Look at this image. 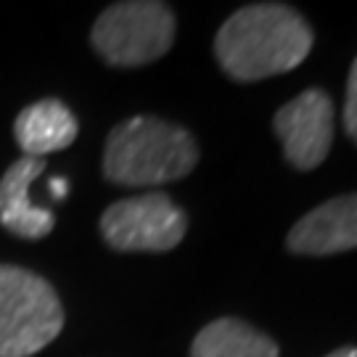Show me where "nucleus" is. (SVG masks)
Segmentation results:
<instances>
[{"instance_id":"f257e3e1","label":"nucleus","mask_w":357,"mask_h":357,"mask_svg":"<svg viewBox=\"0 0 357 357\" xmlns=\"http://www.w3.org/2000/svg\"><path fill=\"white\" fill-rule=\"evenodd\" d=\"M315 45L307 19L283 3L243 6L220 26L215 56L230 79L255 82L291 72Z\"/></svg>"},{"instance_id":"f03ea898","label":"nucleus","mask_w":357,"mask_h":357,"mask_svg":"<svg viewBox=\"0 0 357 357\" xmlns=\"http://www.w3.org/2000/svg\"><path fill=\"white\" fill-rule=\"evenodd\" d=\"M199 162V146L180 125L156 116L119 122L103 151V175L116 185H162L180 180Z\"/></svg>"},{"instance_id":"7ed1b4c3","label":"nucleus","mask_w":357,"mask_h":357,"mask_svg":"<svg viewBox=\"0 0 357 357\" xmlns=\"http://www.w3.org/2000/svg\"><path fill=\"white\" fill-rule=\"evenodd\" d=\"M64 328V307L32 270L0 265V357H29Z\"/></svg>"},{"instance_id":"20e7f679","label":"nucleus","mask_w":357,"mask_h":357,"mask_svg":"<svg viewBox=\"0 0 357 357\" xmlns=\"http://www.w3.org/2000/svg\"><path fill=\"white\" fill-rule=\"evenodd\" d=\"M175 43V13L156 0L114 3L93 26V45L114 66H143L162 59Z\"/></svg>"},{"instance_id":"39448f33","label":"nucleus","mask_w":357,"mask_h":357,"mask_svg":"<svg viewBox=\"0 0 357 357\" xmlns=\"http://www.w3.org/2000/svg\"><path fill=\"white\" fill-rule=\"evenodd\" d=\"M188 230V217L167 193L122 199L101 215V233L116 252H169Z\"/></svg>"},{"instance_id":"423d86ee","label":"nucleus","mask_w":357,"mask_h":357,"mask_svg":"<svg viewBox=\"0 0 357 357\" xmlns=\"http://www.w3.org/2000/svg\"><path fill=\"white\" fill-rule=\"evenodd\" d=\"M333 101L326 90H302L281 106L273 128L283 143V153L296 169H315L323 165L333 143Z\"/></svg>"},{"instance_id":"0eeeda50","label":"nucleus","mask_w":357,"mask_h":357,"mask_svg":"<svg viewBox=\"0 0 357 357\" xmlns=\"http://www.w3.org/2000/svg\"><path fill=\"white\" fill-rule=\"evenodd\" d=\"M289 249L305 257H328L357 249V193L336 196L310 209L289 230Z\"/></svg>"},{"instance_id":"6e6552de","label":"nucleus","mask_w":357,"mask_h":357,"mask_svg":"<svg viewBox=\"0 0 357 357\" xmlns=\"http://www.w3.org/2000/svg\"><path fill=\"white\" fill-rule=\"evenodd\" d=\"M43 169H45V159L22 156L0 178V225L11 230L13 236L29 238V241L48 236L56 225L51 209H43L29 202V185L32 180L43 175Z\"/></svg>"},{"instance_id":"1a4fd4ad","label":"nucleus","mask_w":357,"mask_h":357,"mask_svg":"<svg viewBox=\"0 0 357 357\" xmlns=\"http://www.w3.org/2000/svg\"><path fill=\"white\" fill-rule=\"evenodd\" d=\"M77 130L79 128H77L75 114L56 98H45L26 106L13 125L19 149L24 151V156H35V159L72 146Z\"/></svg>"},{"instance_id":"9d476101","label":"nucleus","mask_w":357,"mask_h":357,"mask_svg":"<svg viewBox=\"0 0 357 357\" xmlns=\"http://www.w3.org/2000/svg\"><path fill=\"white\" fill-rule=\"evenodd\" d=\"M191 357H278V344L243 320L220 318L196 333Z\"/></svg>"},{"instance_id":"9b49d317","label":"nucleus","mask_w":357,"mask_h":357,"mask_svg":"<svg viewBox=\"0 0 357 357\" xmlns=\"http://www.w3.org/2000/svg\"><path fill=\"white\" fill-rule=\"evenodd\" d=\"M344 128L349 138L357 143V59L352 61L349 79H347V101H344Z\"/></svg>"},{"instance_id":"f8f14e48","label":"nucleus","mask_w":357,"mask_h":357,"mask_svg":"<svg viewBox=\"0 0 357 357\" xmlns=\"http://www.w3.org/2000/svg\"><path fill=\"white\" fill-rule=\"evenodd\" d=\"M326 357H357V347H339V349H333L331 355Z\"/></svg>"},{"instance_id":"ddd939ff","label":"nucleus","mask_w":357,"mask_h":357,"mask_svg":"<svg viewBox=\"0 0 357 357\" xmlns=\"http://www.w3.org/2000/svg\"><path fill=\"white\" fill-rule=\"evenodd\" d=\"M51 191H53V196H56V199H61V196H66V183L61 178H56L51 183Z\"/></svg>"}]
</instances>
